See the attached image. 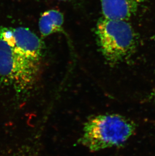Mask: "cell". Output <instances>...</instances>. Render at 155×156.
Wrapping results in <instances>:
<instances>
[{"label":"cell","mask_w":155,"mask_h":156,"mask_svg":"<svg viewBox=\"0 0 155 156\" xmlns=\"http://www.w3.org/2000/svg\"><path fill=\"white\" fill-rule=\"evenodd\" d=\"M135 130V123L122 115H97L85 123L79 141L87 149L96 152L123 144Z\"/></svg>","instance_id":"1"},{"label":"cell","mask_w":155,"mask_h":156,"mask_svg":"<svg viewBox=\"0 0 155 156\" xmlns=\"http://www.w3.org/2000/svg\"><path fill=\"white\" fill-rule=\"evenodd\" d=\"M95 31L100 50L111 66L123 62L136 51L138 37L127 21L102 17L98 20Z\"/></svg>","instance_id":"2"},{"label":"cell","mask_w":155,"mask_h":156,"mask_svg":"<svg viewBox=\"0 0 155 156\" xmlns=\"http://www.w3.org/2000/svg\"><path fill=\"white\" fill-rule=\"evenodd\" d=\"M40 62L19 54L0 37V77L17 90L29 88L36 79Z\"/></svg>","instance_id":"3"},{"label":"cell","mask_w":155,"mask_h":156,"mask_svg":"<svg viewBox=\"0 0 155 156\" xmlns=\"http://www.w3.org/2000/svg\"><path fill=\"white\" fill-rule=\"evenodd\" d=\"M11 28L12 35L7 38H2L12 46L16 52L29 59L40 62L44 50V44L41 39L27 27Z\"/></svg>","instance_id":"4"},{"label":"cell","mask_w":155,"mask_h":156,"mask_svg":"<svg viewBox=\"0 0 155 156\" xmlns=\"http://www.w3.org/2000/svg\"><path fill=\"white\" fill-rule=\"evenodd\" d=\"M146 0H100L103 17L127 21Z\"/></svg>","instance_id":"5"},{"label":"cell","mask_w":155,"mask_h":156,"mask_svg":"<svg viewBox=\"0 0 155 156\" xmlns=\"http://www.w3.org/2000/svg\"><path fill=\"white\" fill-rule=\"evenodd\" d=\"M64 16L57 10L46 11L40 17L38 27L42 36L46 37L55 33L62 32L64 24Z\"/></svg>","instance_id":"6"},{"label":"cell","mask_w":155,"mask_h":156,"mask_svg":"<svg viewBox=\"0 0 155 156\" xmlns=\"http://www.w3.org/2000/svg\"><path fill=\"white\" fill-rule=\"evenodd\" d=\"M151 99L155 103V90L153 91L151 94Z\"/></svg>","instance_id":"7"},{"label":"cell","mask_w":155,"mask_h":156,"mask_svg":"<svg viewBox=\"0 0 155 156\" xmlns=\"http://www.w3.org/2000/svg\"><path fill=\"white\" fill-rule=\"evenodd\" d=\"M60 1H71V0H60Z\"/></svg>","instance_id":"8"}]
</instances>
